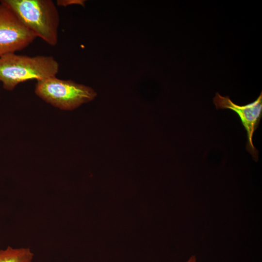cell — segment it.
<instances>
[{"mask_svg":"<svg viewBox=\"0 0 262 262\" xmlns=\"http://www.w3.org/2000/svg\"><path fill=\"white\" fill-rule=\"evenodd\" d=\"M59 68V63L51 56L8 53L0 57V82L4 88L12 90L27 81L56 76Z\"/></svg>","mask_w":262,"mask_h":262,"instance_id":"cell-1","label":"cell"},{"mask_svg":"<svg viewBox=\"0 0 262 262\" xmlns=\"http://www.w3.org/2000/svg\"><path fill=\"white\" fill-rule=\"evenodd\" d=\"M36 37L49 45L57 44L60 16L51 0H1Z\"/></svg>","mask_w":262,"mask_h":262,"instance_id":"cell-2","label":"cell"},{"mask_svg":"<svg viewBox=\"0 0 262 262\" xmlns=\"http://www.w3.org/2000/svg\"><path fill=\"white\" fill-rule=\"evenodd\" d=\"M35 92L44 101L65 110L77 108L93 100L97 95L90 87L56 76L37 81Z\"/></svg>","mask_w":262,"mask_h":262,"instance_id":"cell-3","label":"cell"},{"mask_svg":"<svg viewBox=\"0 0 262 262\" xmlns=\"http://www.w3.org/2000/svg\"><path fill=\"white\" fill-rule=\"evenodd\" d=\"M36 38L14 12L0 1V57L25 49Z\"/></svg>","mask_w":262,"mask_h":262,"instance_id":"cell-4","label":"cell"},{"mask_svg":"<svg viewBox=\"0 0 262 262\" xmlns=\"http://www.w3.org/2000/svg\"><path fill=\"white\" fill-rule=\"evenodd\" d=\"M213 102L217 109H230L239 115L246 131L247 141L246 149L257 162L258 159V151L254 146L252 138L262 116V92L253 102L243 106L234 103L228 96L223 97L218 92L216 93Z\"/></svg>","mask_w":262,"mask_h":262,"instance_id":"cell-5","label":"cell"},{"mask_svg":"<svg viewBox=\"0 0 262 262\" xmlns=\"http://www.w3.org/2000/svg\"><path fill=\"white\" fill-rule=\"evenodd\" d=\"M33 257L29 248L8 246L0 250V262H32Z\"/></svg>","mask_w":262,"mask_h":262,"instance_id":"cell-6","label":"cell"},{"mask_svg":"<svg viewBox=\"0 0 262 262\" xmlns=\"http://www.w3.org/2000/svg\"><path fill=\"white\" fill-rule=\"evenodd\" d=\"M56 3L58 6L66 7L72 4L83 5L84 1L80 0H58Z\"/></svg>","mask_w":262,"mask_h":262,"instance_id":"cell-7","label":"cell"},{"mask_svg":"<svg viewBox=\"0 0 262 262\" xmlns=\"http://www.w3.org/2000/svg\"><path fill=\"white\" fill-rule=\"evenodd\" d=\"M185 262H198L195 256H191L187 261Z\"/></svg>","mask_w":262,"mask_h":262,"instance_id":"cell-8","label":"cell"}]
</instances>
